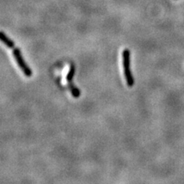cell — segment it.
Wrapping results in <instances>:
<instances>
[{"label": "cell", "instance_id": "obj_1", "mask_svg": "<svg viewBox=\"0 0 184 184\" xmlns=\"http://www.w3.org/2000/svg\"><path fill=\"white\" fill-rule=\"evenodd\" d=\"M130 55L131 52L128 49H124L122 51V58H123V66H124V77L126 79L127 84L129 87H132L134 84L133 76L131 71V62H130Z\"/></svg>", "mask_w": 184, "mask_h": 184}, {"label": "cell", "instance_id": "obj_2", "mask_svg": "<svg viewBox=\"0 0 184 184\" xmlns=\"http://www.w3.org/2000/svg\"><path fill=\"white\" fill-rule=\"evenodd\" d=\"M13 55L14 58L16 59L17 64L19 66L20 69L22 71V72L24 73V75L27 77H31L32 75V71L31 70V68H29L27 64L25 63V60L22 58V53H21L19 49H17L16 47L14 46L13 48Z\"/></svg>", "mask_w": 184, "mask_h": 184}, {"label": "cell", "instance_id": "obj_3", "mask_svg": "<svg viewBox=\"0 0 184 184\" xmlns=\"http://www.w3.org/2000/svg\"><path fill=\"white\" fill-rule=\"evenodd\" d=\"M69 88H70V90H71V94H72V95H73L74 97L78 98V97L80 96L81 94L80 91H79L77 88H75V85H74L71 82H69Z\"/></svg>", "mask_w": 184, "mask_h": 184}, {"label": "cell", "instance_id": "obj_4", "mask_svg": "<svg viewBox=\"0 0 184 184\" xmlns=\"http://www.w3.org/2000/svg\"><path fill=\"white\" fill-rule=\"evenodd\" d=\"M75 66H71V68L69 70L68 73V75H67V81H68L69 82H71V81H72L74 78V75H75Z\"/></svg>", "mask_w": 184, "mask_h": 184}]
</instances>
